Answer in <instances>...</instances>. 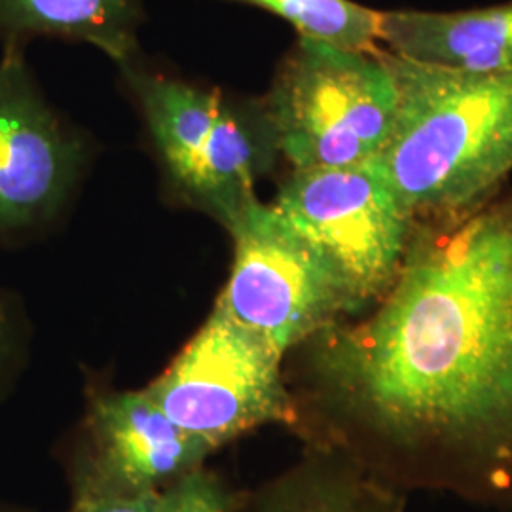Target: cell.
Here are the masks:
<instances>
[{"mask_svg":"<svg viewBox=\"0 0 512 512\" xmlns=\"http://www.w3.org/2000/svg\"><path fill=\"white\" fill-rule=\"evenodd\" d=\"M308 344L382 482L512 505V192L416 220L372 311Z\"/></svg>","mask_w":512,"mask_h":512,"instance_id":"obj_1","label":"cell"},{"mask_svg":"<svg viewBox=\"0 0 512 512\" xmlns=\"http://www.w3.org/2000/svg\"><path fill=\"white\" fill-rule=\"evenodd\" d=\"M397 112L376 158L418 219L492 198L512 171V71L463 73L387 54Z\"/></svg>","mask_w":512,"mask_h":512,"instance_id":"obj_2","label":"cell"},{"mask_svg":"<svg viewBox=\"0 0 512 512\" xmlns=\"http://www.w3.org/2000/svg\"><path fill=\"white\" fill-rule=\"evenodd\" d=\"M177 198L228 226L281 158L264 99H236L183 78L122 67Z\"/></svg>","mask_w":512,"mask_h":512,"instance_id":"obj_3","label":"cell"},{"mask_svg":"<svg viewBox=\"0 0 512 512\" xmlns=\"http://www.w3.org/2000/svg\"><path fill=\"white\" fill-rule=\"evenodd\" d=\"M262 99L293 171L329 169L380 154L397 112V84L384 50L298 37Z\"/></svg>","mask_w":512,"mask_h":512,"instance_id":"obj_4","label":"cell"},{"mask_svg":"<svg viewBox=\"0 0 512 512\" xmlns=\"http://www.w3.org/2000/svg\"><path fill=\"white\" fill-rule=\"evenodd\" d=\"M228 232L234 264L217 306L283 355L363 313L346 281L272 203L256 198Z\"/></svg>","mask_w":512,"mask_h":512,"instance_id":"obj_5","label":"cell"},{"mask_svg":"<svg viewBox=\"0 0 512 512\" xmlns=\"http://www.w3.org/2000/svg\"><path fill=\"white\" fill-rule=\"evenodd\" d=\"M283 353L219 306L148 395L188 435L211 450L268 423H294L283 382Z\"/></svg>","mask_w":512,"mask_h":512,"instance_id":"obj_6","label":"cell"},{"mask_svg":"<svg viewBox=\"0 0 512 512\" xmlns=\"http://www.w3.org/2000/svg\"><path fill=\"white\" fill-rule=\"evenodd\" d=\"M272 205L325 256L363 311L395 281L416 226L374 160L293 171Z\"/></svg>","mask_w":512,"mask_h":512,"instance_id":"obj_7","label":"cell"},{"mask_svg":"<svg viewBox=\"0 0 512 512\" xmlns=\"http://www.w3.org/2000/svg\"><path fill=\"white\" fill-rule=\"evenodd\" d=\"M86 145L55 112L23 46L0 57V245L33 238L54 222L82 175Z\"/></svg>","mask_w":512,"mask_h":512,"instance_id":"obj_8","label":"cell"},{"mask_svg":"<svg viewBox=\"0 0 512 512\" xmlns=\"http://www.w3.org/2000/svg\"><path fill=\"white\" fill-rule=\"evenodd\" d=\"M88 429L95 456L92 486L112 492H162L200 469L213 452L169 420L147 389L97 397Z\"/></svg>","mask_w":512,"mask_h":512,"instance_id":"obj_9","label":"cell"},{"mask_svg":"<svg viewBox=\"0 0 512 512\" xmlns=\"http://www.w3.org/2000/svg\"><path fill=\"white\" fill-rule=\"evenodd\" d=\"M387 54L463 73H511L512 2L459 12H382Z\"/></svg>","mask_w":512,"mask_h":512,"instance_id":"obj_10","label":"cell"},{"mask_svg":"<svg viewBox=\"0 0 512 512\" xmlns=\"http://www.w3.org/2000/svg\"><path fill=\"white\" fill-rule=\"evenodd\" d=\"M143 0H0V40L25 46L31 38L86 42L118 67L141 59Z\"/></svg>","mask_w":512,"mask_h":512,"instance_id":"obj_11","label":"cell"},{"mask_svg":"<svg viewBox=\"0 0 512 512\" xmlns=\"http://www.w3.org/2000/svg\"><path fill=\"white\" fill-rule=\"evenodd\" d=\"M266 10L293 25L298 37L332 46L382 52V12L353 0H234Z\"/></svg>","mask_w":512,"mask_h":512,"instance_id":"obj_12","label":"cell"},{"mask_svg":"<svg viewBox=\"0 0 512 512\" xmlns=\"http://www.w3.org/2000/svg\"><path fill=\"white\" fill-rule=\"evenodd\" d=\"M270 512H403V499L376 478L317 476L294 484Z\"/></svg>","mask_w":512,"mask_h":512,"instance_id":"obj_13","label":"cell"},{"mask_svg":"<svg viewBox=\"0 0 512 512\" xmlns=\"http://www.w3.org/2000/svg\"><path fill=\"white\" fill-rule=\"evenodd\" d=\"M230 495L219 478L196 469L160 492L158 512H230Z\"/></svg>","mask_w":512,"mask_h":512,"instance_id":"obj_14","label":"cell"},{"mask_svg":"<svg viewBox=\"0 0 512 512\" xmlns=\"http://www.w3.org/2000/svg\"><path fill=\"white\" fill-rule=\"evenodd\" d=\"M160 492H112L88 484L80 492L73 512H158Z\"/></svg>","mask_w":512,"mask_h":512,"instance_id":"obj_15","label":"cell"},{"mask_svg":"<svg viewBox=\"0 0 512 512\" xmlns=\"http://www.w3.org/2000/svg\"><path fill=\"white\" fill-rule=\"evenodd\" d=\"M19 317L10 298L0 293V385L8 376V370L14 365L19 353L21 329Z\"/></svg>","mask_w":512,"mask_h":512,"instance_id":"obj_16","label":"cell"},{"mask_svg":"<svg viewBox=\"0 0 512 512\" xmlns=\"http://www.w3.org/2000/svg\"><path fill=\"white\" fill-rule=\"evenodd\" d=\"M0 512H4V511H0Z\"/></svg>","mask_w":512,"mask_h":512,"instance_id":"obj_17","label":"cell"}]
</instances>
